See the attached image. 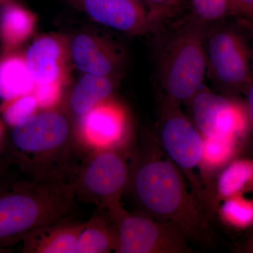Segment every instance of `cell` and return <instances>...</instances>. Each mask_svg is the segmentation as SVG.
Here are the masks:
<instances>
[{
    "label": "cell",
    "mask_w": 253,
    "mask_h": 253,
    "mask_svg": "<svg viewBox=\"0 0 253 253\" xmlns=\"http://www.w3.org/2000/svg\"><path fill=\"white\" fill-rule=\"evenodd\" d=\"M185 176L154 141L131 159L129 191L141 214L176 226L189 242L210 246L214 234L206 208L188 188Z\"/></svg>",
    "instance_id": "6da1fadb"
},
{
    "label": "cell",
    "mask_w": 253,
    "mask_h": 253,
    "mask_svg": "<svg viewBox=\"0 0 253 253\" xmlns=\"http://www.w3.org/2000/svg\"><path fill=\"white\" fill-rule=\"evenodd\" d=\"M75 138L67 116L46 110L13 126L8 154L31 179L70 181Z\"/></svg>",
    "instance_id": "7a4b0ae2"
},
{
    "label": "cell",
    "mask_w": 253,
    "mask_h": 253,
    "mask_svg": "<svg viewBox=\"0 0 253 253\" xmlns=\"http://www.w3.org/2000/svg\"><path fill=\"white\" fill-rule=\"evenodd\" d=\"M76 196L70 181H17L0 189V251L42 226L70 217Z\"/></svg>",
    "instance_id": "3957f363"
},
{
    "label": "cell",
    "mask_w": 253,
    "mask_h": 253,
    "mask_svg": "<svg viewBox=\"0 0 253 253\" xmlns=\"http://www.w3.org/2000/svg\"><path fill=\"white\" fill-rule=\"evenodd\" d=\"M208 26L189 17L169 36L161 51L158 78L166 104L189 102L202 89L207 73Z\"/></svg>",
    "instance_id": "277c9868"
},
{
    "label": "cell",
    "mask_w": 253,
    "mask_h": 253,
    "mask_svg": "<svg viewBox=\"0 0 253 253\" xmlns=\"http://www.w3.org/2000/svg\"><path fill=\"white\" fill-rule=\"evenodd\" d=\"M224 23L208 26L206 36L207 73L219 90L234 96L253 81V25Z\"/></svg>",
    "instance_id": "5b68a950"
},
{
    "label": "cell",
    "mask_w": 253,
    "mask_h": 253,
    "mask_svg": "<svg viewBox=\"0 0 253 253\" xmlns=\"http://www.w3.org/2000/svg\"><path fill=\"white\" fill-rule=\"evenodd\" d=\"M131 166L123 149L94 150L76 166L70 180L76 199L103 210L121 204Z\"/></svg>",
    "instance_id": "8992f818"
},
{
    "label": "cell",
    "mask_w": 253,
    "mask_h": 253,
    "mask_svg": "<svg viewBox=\"0 0 253 253\" xmlns=\"http://www.w3.org/2000/svg\"><path fill=\"white\" fill-rule=\"evenodd\" d=\"M116 231V253H191L189 241L176 226L140 212L130 213L122 204L106 210Z\"/></svg>",
    "instance_id": "52a82bcc"
},
{
    "label": "cell",
    "mask_w": 253,
    "mask_h": 253,
    "mask_svg": "<svg viewBox=\"0 0 253 253\" xmlns=\"http://www.w3.org/2000/svg\"><path fill=\"white\" fill-rule=\"evenodd\" d=\"M179 106L165 103L160 125V145L185 176L193 194L208 211L207 194L200 176L204 136Z\"/></svg>",
    "instance_id": "ba28073f"
},
{
    "label": "cell",
    "mask_w": 253,
    "mask_h": 253,
    "mask_svg": "<svg viewBox=\"0 0 253 253\" xmlns=\"http://www.w3.org/2000/svg\"><path fill=\"white\" fill-rule=\"evenodd\" d=\"M193 123L204 137L231 138L244 141L250 134L244 102L203 87L191 98Z\"/></svg>",
    "instance_id": "9c48e42d"
},
{
    "label": "cell",
    "mask_w": 253,
    "mask_h": 253,
    "mask_svg": "<svg viewBox=\"0 0 253 253\" xmlns=\"http://www.w3.org/2000/svg\"><path fill=\"white\" fill-rule=\"evenodd\" d=\"M80 137L95 150L123 149L129 134L124 108L109 99L80 118Z\"/></svg>",
    "instance_id": "30bf717a"
},
{
    "label": "cell",
    "mask_w": 253,
    "mask_h": 253,
    "mask_svg": "<svg viewBox=\"0 0 253 253\" xmlns=\"http://www.w3.org/2000/svg\"><path fill=\"white\" fill-rule=\"evenodd\" d=\"M96 22L129 34H142L159 26L139 0H80Z\"/></svg>",
    "instance_id": "8fae6325"
},
{
    "label": "cell",
    "mask_w": 253,
    "mask_h": 253,
    "mask_svg": "<svg viewBox=\"0 0 253 253\" xmlns=\"http://www.w3.org/2000/svg\"><path fill=\"white\" fill-rule=\"evenodd\" d=\"M69 45L61 37H40L30 45L24 57L37 84L64 83L67 77Z\"/></svg>",
    "instance_id": "7c38bea8"
},
{
    "label": "cell",
    "mask_w": 253,
    "mask_h": 253,
    "mask_svg": "<svg viewBox=\"0 0 253 253\" xmlns=\"http://www.w3.org/2000/svg\"><path fill=\"white\" fill-rule=\"evenodd\" d=\"M85 221L61 218L32 231L23 239L24 253H75Z\"/></svg>",
    "instance_id": "4fadbf2b"
},
{
    "label": "cell",
    "mask_w": 253,
    "mask_h": 253,
    "mask_svg": "<svg viewBox=\"0 0 253 253\" xmlns=\"http://www.w3.org/2000/svg\"><path fill=\"white\" fill-rule=\"evenodd\" d=\"M69 49L75 66L85 74L113 76L121 63L119 54L111 44L90 34L75 37Z\"/></svg>",
    "instance_id": "5bb4252c"
},
{
    "label": "cell",
    "mask_w": 253,
    "mask_h": 253,
    "mask_svg": "<svg viewBox=\"0 0 253 253\" xmlns=\"http://www.w3.org/2000/svg\"><path fill=\"white\" fill-rule=\"evenodd\" d=\"M34 13L14 1L6 0L0 8V41L5 49H14L32 36L36 28Z\"/></svg>",
    "instance_id": "9a60e30c"
},
{
    "label": "cell",
    "mask_w": 253,
    "mask_h": 253,
    "mask_svg": "<svg viewBox=\"0 0 253 253\" xmlns=\"http://www.w3.org/2000/svg\"><path fill=\"white\" fill-rule=\"evenodd\" d=\"M115 86L113 76L84 74L69 95L68 109L80 119L97 105L109 99Z\"/></svg>",
    "instance_id": "2e32d148"
},
{
    "label": "cell",
    "mask_w": 253,
    "mask_h": 253,
    "mask_svg": "<svg viewBox=\"0 0 253 253\" xmlns=\"http://www.w3.org/2000/svg\"><path fill=\"white\" fill-rule=\"evenodd\" d=\"M253 191V159L234 158L218 173L211 209L216 211L223 200Z\"/></svg>",
    "instance_id": "e0dca14e"
},
{
    "label": "cell",
    "mask_w": 253,
    "mask_h": 253,
    "mask_svg": "<svg viewBox=\"0 0 253 253\" xmlns=\"http://www.w3.org/2000/svg\"><path fill=\"white\" fill-rule=\"evenodd\" d=\"M116 231L106 210L97 208L78 236L75 253L114 252Z\"/></svg>",
    "instance_id": "ac0fdd59"
},
{
    "label": "cell",
    "mask_w": 253,
    "mask_h": 253,
    "mask_svg": "<svg viewBox=\"0 0 253 253\" xmlns=\"http://www.w3.org/2000/svg\"><path fill=\"white\" fill-rule=\"evenodd\" d=\"M35 87L24 56L11 54L0 60V99L4 103L31 94Z\"/></svg>",
    "instance_id": "d6986e66"
},
{
    "label": "cell",
    "mask_w": 253,
    "mask_h": 253,
    "mask_svg": "<svg viewBox=\"0 0 253 253\" xmlns=\"http://www.w3.org/2000/svg\"><path fill=\"white\" fill-rule=\"evenodd\" d=\"M244 141L231 138L204 137L200 176L208 180L236 158Z\"/></svg>",
    "instance_id": "ffe728a7"
},
{
    "label": "cell",
    "mask_w": 253,
    "mask_h": 253,
    "mask_svg": "<svg viewBox=\"0 0 253 253\" xmlns=\"http://www.w3.org/2000/svg\"><path fill=\"white\" fill-rule=\"evenodd\" d=\"M216 211L220 220L233 229L244 230L253 226V199L244 195L223 200Z\"/></svg>",
    "instance_id": "44dd1931"
},
{
    "label": "cell",
    "mask_w": 253,
    "mask_h": 253,
    "mask_svg": "<svg viewBox=\"0 0 253 253\" xmlns=\"http://www.w3.org/2000/svg\"><path fill=\"white\" fill-rule=\"evenodd\" d=\"M190 17L208 27L226 18L239 16L235 0H190Z\"/></svg>",
    "instance_id": "7402d4cb"
},
{
    "label": "cell",
    "mask_w": 253,
    "mask_h": 253,
    "mask_svg": "<svg viewBox=\"0 0 253 253\" xmlns=\"http://www.w3.org/2000/svg\"><path fill=\"white\" fill-rule=\"evenodd\" d=\"M38 109L36 96L31 93L4 103L1 112L4 122L13 127L31 118Z\"/></svg>",
    "instance_id": "603a6c76"
},
{
    "label": "cell",
    "mask_w": 253,
    "mask_h": 253,
    "mask_svg": "<svg viewBox=\"0 0 253 253\" xmlns=\"http://www.w3.org/2000/svg\"><path fill=\"white\" fill-rule=\"evenodd\" d=\"M63 83H52L37 84L33 94L38 101L39 109L54 110L61 102Z\"/></svg>",
    "instance_id": "cb8c5ba5"
},
{
    "label": "cell",
    "mask_w": 253,
    "mask_h": 253,
    "mask_svg": "<svg viewBox=\"0 0 253 253\" xmlns=\"http://www.w3.org/2000/svg\"><path fill=\"white\" fill-rule=\"evenodd\" d=\"M145 1L152 4L153 9L151 11V14L154 16L158 24L161 25L164 18L170 14L172 8L178 6L182 0H145Z\"/></svg>",
    "instance_id": "d4e9b609"
},
{
    "label": "cell",
    "mask_w": 253,
    "mask_h": 253,
    "mask_svg": "<svg viewBox=\"0 0 253 253\" xmlns=\"http://www.w3.org/2000/svg\"><path fill=\"white\" fill-rule=\"evenodd\" d=\"M239 17L253 25V0H235Z\"/></svg>",
    "instance_id": "484cf974"
},
{
    "label": "cell",
    "mask_w": 253,
    "mask_h": 253,
    "mask_svg": "<svg viewBox=\"0 0 253 253\" xmlns=\"http://www.w3.org/2000/svg\"><path fill=\"white\" fill-rule=\"evenodd\" d=\"M244 94L246 95L244 104L249 118L250 134H252L253 139V81L248 86Z\"/></svg>",
    "instance_id": "4316f807"
},
{
    "label": "cell",
    "mask_w": 253,
    "mask_h": 253,
    "mask_svg": "<svg viewBox=\"0 0 253 253\" xmlns=\"http://www.w3.org/2000/svg\"><path fill=\"white\" fill-rule=\"evenodd\" d=\"M13 163H14V160L9 154L0 157V179L4 174L6 169Z\"/></svg>",
    "instance_id": "83f0119b"
},
{
    "label": "cell",
    "mask_w": 253,
    "mask_h": 253,
    "mask_svg": "<svg viewBox=\"0 0 253 253\" xmlns=\"http://www.w3.org/2000/svg\"><path fill=\"white\" fill-rule=\"evenodd\" d=\"M4 123L3 119L0 118V149H1V146H2L3 142H4L5 134Z\"/></svg>",
    "instance_id": "f1b7e54d"
},
{
    "label": "cell",
    "mask_w": 253,
    "mask_h": 253,
    "mask_svg": "<svg viewBox=\"0 0 253 253\" xmlns=\"http://www.w3.org/2000/svg\"><path fill=\"white\" fill-rule=\"evenodd\" d=\"M245 251L246 253H253V237L250 240L249 243L246 245Z\"/></svg>",
    "instance_id": "f546056e"
},
{
    "label": "cell",
    "mask_w": 253,
    "mask_h": 253,
    "mask_svg": "<svg viewBox=\"0 0 253 253\" xmlns=\"http://www.w3.org/2000/svg\"><path fill=\"white\" fill-rule=\"evenodd\" d=\"M5 1H6V0H0V2H4Z\"/></svg>",
    "instance_id": "4dcf8cb0"
}]
</instances>
